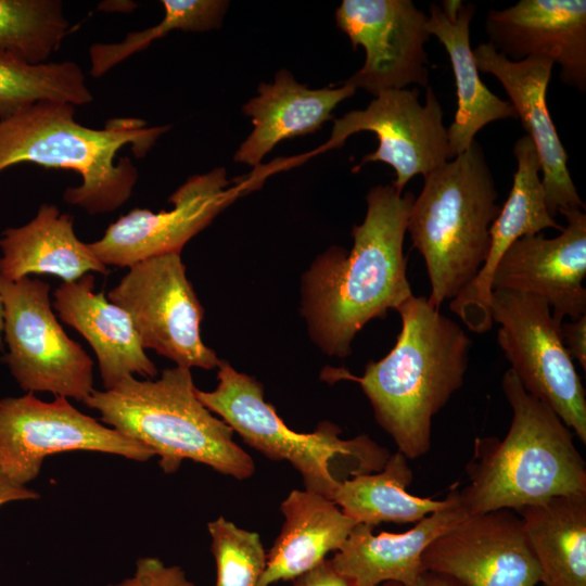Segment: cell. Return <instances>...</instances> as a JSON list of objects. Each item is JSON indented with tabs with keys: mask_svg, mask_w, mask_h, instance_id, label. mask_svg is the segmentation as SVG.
Segmentation results:
<instances>
[{
	"mask_svg": "<svg viewBox=\"0 0 586 586\" xmlns=\"http://www.w3.org/2000/svg\"><path fill=\"white\" fill-rule=\"evenodd\" d=\"M415 199L392 184L371 188L366 217L352 230V250L332 246L304 273L302 314L324 354L348 356L370 320L385 318L413 295L403 246Z\"/></svg>",
	"mask_w": 586,
	"mask_h": 586,
	"instance_id": "1",
	"label": "cell"
},
{
	"mask_svg": "<svg viewBox=\"0 0 586 586\" xmlns=\"http://www.w3.org/2000/svg\"><path fill=\"white\" fill-rule=\"evenodd\" d=\"M396 310L402 330L386 356L361 377L329 368L323 378L357 382L397 451L413 460L430 450L433 417L463 384L471 340L428 297L412 295Z\"/></svg>",
	"mask_w": 586,
	"mask_h": 586,
	"instance_id": "2",
	"label": "cell"
},
{
	"mask_svg": "<svg viewBox=\"0 0 586 586\" xmlns=\"http://www.w3.org/2000/svg\"><path fill=\"white\" fill-rule=\"evenodd\" d=\"M169 128L117 117L93 129L76 120L75 105L39 101L0 120V173L20 163L76 171L81 183L67 188L63 200L90 215L111 213L128 201L138 180L128 157L116 162L118 150L129 144L142 157Z\"/></svg>",
	"mask_w": 586,
	"mask_h": 586,
	"instance_id": "3",
	"label": "cell"
},
{
	"mask_svg": "<svg viewBox=\"0 0 586 586\" xmlns=\"http://www.w3.org/2000/svg\"><path fill=\"white\" fill-rule=\"evenodd\" d=\"M512 419L504 440L476 438L459 491L468 515L520 509L552 497L586 494V463L573 432L546 404L528 394L511 369L501 380Z\"/></svg>",
	"mask_w": 586,
	"mask_h": 586,
	"instance_id": "4",
	"label": "cell"
},
{
	"mask_svg": "<svg viewBox=\"0 0 586 586\" xmlns=\"http://www.w3.org/2000/svg\"><path fill=\"white\" fill-rule=\"evenodd\" d=\"M84 403L102 423L149 447L167 474L186 459L238 480L255 471L233 430L198 398L188 368H167L156 380L130 375L111 390H94Z\"/></svg>",
	"mask_w": 586,
	"mask_h": 586,
	"instance_id": "5",
	"label": "cell"
},
{
	"mask_svg": "<svg viewBox=\"0 0 586 586\" xmlns=\"http://www.w3.org/2000/svg\"><path fill=\"white\" fill-rule=\"evenodd\" d=\"M407 225L424 259L436 308L455 298L477 275L489 249V228L500 212L495 179L481 144L423 177Z\"/></svg>",
	"mask_w": 586,
	"mask_h": 586,
	"instance_id": "6",
	"label": "cell"
},
{
	"mask_svg": "<svg viewBox=\"0 0 586 586\" xmlns=\"http://www.w3.org/2000/svg\"><path fill=\"white\" fill-rule=\"evenodd\" d=\"M215 390L196 388V396L242 440L271 460L289 461L302 475L305 489L332 499L341 481L333 473L336 459L347 458L361 473L380 471L390 454L367 435L341 438V430L322 422L313 433H297L264 399V387L254 377L220 360Z\"/></svg>",
	"mask_w": 586,
	"mask_h": 586,
	"instance_id": "7",
	"label": "cell"
},
{
	"mask_svg": "<svg viewBox=\"0 0 586 586\" xmlns=\"http://www.w3.org/2000/svg\"><path fill=\"white\" fill-rule=\"evenodd\" d=\"M49 294L50 284L40 279L10 281L0 276L3 361L27 393L85 402L94 391L93 361L59 323Z\"/></svg>",
	"mask_w": 586,
	"mask_h": 586,
	"instance_id": "8",
	"label": "cell"
},
{
	"mask_svg": "<svg viewBox=\"0 0 586 586\" xmlns=\"http://www.w3.org/2000/svg\"><path fill=\"white\" fill-rule=\"evenodd\" d=\"M489 311L497 342L524 390L549 406L586 444V393L560 326L542 297L492 290Z\"/></svg>",
	"mask_w": 586,
	"mask_h": 586,
	"instance_id": "9",
	"label": "cell"
},
{
	"mask_svg": "<svg viewBox=\"0 0 586 586\" xmlns=\"http://www.w3.org/2000/svg\"><path fill=\"white\" fill-rule=\"evenodd\" d=\"M130 317L144 349H154L176 366L211 370L220 359L200 333L204 316L180 253L142 260L107 293Z\"/></svg>",
	"mask_w": 586,
	"mask_h": 586,
	"instance_id": "10",
	"label": "cell"
},
{
	"mask_svg": "<svg viewBox=\"0 0 586 586\" xmlns=\"http://www.w3.org/2000/svg\"><path fill=\"white\" fill-rule=\"evenodd\" d=\"M67 451H97L146 461L154 456L145 445L82 413L68 398L43 402L34 393L0 399V469L26 486L43 460Z\"/></svg>",
	"mask_w": 586,
	"mask_h": 586,
	"instance_id": "11",
	"label": "cell"
},
{
	"mask_svg": "<svg viewBox=\"0 0 586 586\" xmlns=\"http://www.w3.org/2000/svg\"><path fill=\"white\" fill-rule=\"evenodd\" d=\"M425 103L418 89H394L379 93L364 110H354L334 119L331 137L322 151L340 148L360 131L375 133L378 149L365 155L356 171L369 162L393 167L392 186L399 192L416 175L425 177L451 160L444 112L433 89L428 86Z\"/></svg>",
	"mask_w": 586,
	"mask_h": 586,
	"instance_id": "12",
	"label": "cell"
},
{
	"mask_svg": "<svg viewBox=\"0 0 586 586\" xmlns=\"http://www.w3.org/2000/svg\"><path fill=\"white\" fill-rule=\"evenodd\" d=\"M230 184L225 168L194 175L168 198L174 206L170 211L133 208L111 224L102 238L88 243L89 247L106 267L120 268H130L154 256L180 253L190 239L254 186L252 180Z\"/></svg>",
	"mask_w": 586,
	"mask_h": 586,
	"instance_id": "13",
	"label": "cell"
},
{
	"mask_svg": "<svg viewBox=\"0 0 586 586\" xmlns=\"http://www.w3.org/2000/svg\"><path fill=\"white\" fill-rule=\"evenodd\" d=\"M335 21L353 49L366 52L362 67L346 82L373 97L411 84L429 86V15L411 0H343Z\"/></svg>",
	"mask_w": 586,
	"mask_h": 586,
	"instance_id": "14",
	"label": "cell"
},
{
	"mask_svg": "<svg viewBox=\"0 0 586 586\" xmlns=\"http://www.w3.org/2000/svg\"><path fill=\"white\" fill-rule=\"evenodd\" d=\"M423 571L464 586H536L540 570L519 514L500 509L468 515L435 538L421 557Z\"/></svg>",
	"mask_w": 586,
	"mask_h": 586,
	"instance_id": "15",
	"label": "cell"
},
{
	"mask_svg": "<svg viewBox=\"0 0 586 586\" xmlns=\"http://www.w3.org/2000/svg\"><path fill=\"white\" fill-rule=\"evenodd\" d=\"M568 225L556 238L543 233L515 240L505 252L492 278V290L537 295L553 318L576 320L586 314V215L573 209L563 215Z\"/></svg>",
	"mask_w": 586,
	"mask_h": 586,
	"instance_id": "16",
	"label": "cell"
},
{
	"mask_svg": "<svg viewBox=\"0 0 586 586\" xmlns=\"http://www.w3.org/2000/svg\"><path fill=\"white\" fill-rule=\"evenodd\" d=\"M477 69L495 76L505 88L527 136L532 139L543 171L547 209L555 218L585 209L568 169V154L547 106V88L555 62L546 56L510 61L488 42L473 49Z\"/></svg>",
	"mask_w": 586,
	"mask_h": 586,
	"instance_id": "17",
	"label": "cell"
},
{
	"mask_svg": "<svg viewBox=\"0 0 586 586\" xmlns=\"http://www.w3.org/2000/svg\"><path fill=\"white\" fill-rule=\"evenodd\" d=\"M488 43L510 61L546 56L560 65L563 84L586 90V1L520 0L489 10Z\"/></svg>",
	"mask_w": 586,
	"mask_h": 586,
	"instance_id": "18",
	"label": "cell"
},
{
	"mask_svg": "<svg viewBox=\"0 0 586 586\" xmlns=\"http://www.w3.org/2000/svg\"><path fill=\"white\" fill-rule=\"evenodd\" d=\"M518 167L504 206L489 228V249L475 278L451 300L450 310L467 328L484 333L493 327L489 311L492 278L500 258L518 239L540 233L547 228L563 229L550 216L539 171L540 162L532 139L522 136L512 150Z\"/></svg>",
	"mask_w": 586,
	"mask_h": 586,
	"instance_id": "19",
	"label": "cell"
},
{
	"mask_svg": "<svg viewBox=\"0 0 586 586\" xmlns=\"http://www.w3.org/2000/svg\"><path fill=\"white\" fill-rule=\"evenodd\" d=\"M94 289L92 273L63 282L53 292L52 306L92 347L104 390L135 374L155 378L157 368L145 354L129 315Z\"/></svg>",
	"mask_w": 586,
	"mask_h": 586,
	"instance_id": "20",
	"label": "cell"
},
{
	"mask_svg": "<svg viewBox=\"0 0 586 586\" xmlns=\"http://www.w3.org/2000/svg\"><path fill=\"white\" fill-rule=\"evenodd\" d=\"M450 502L421 519L403 533L373 534V527L356 524L331 559L334 568L355 586H377L396 582L415 586L423 572L421 557L426 547L444 532L468 517L460 504L459 491L449 493Z\"/></svg>",
	"mask_w": 586,
	"mask_h": 586,
	"instance_id": "21",
	"label": "cell"
},
{
	"mask_svg": "<svg viewBox=\"0 0 586 586\" xmlns=\"http://www.w3.org/2000/svg\"><path fill=\"white\" fill-rule=\"evenodd\" d=\"M356 90L346 81L337 88L309 89L288 69H280L271 84H260L257 97L243 105L254 128L237 150L234 161L259 165L282 140L320 129L331 118L335 106L354 95Z\"/></svg>",
	"mask_w": 586,
	"mask_h": 586,
	"instance_id": "22",
	"label": "cell"
},
{
	"mask_svg": "<svg viewBox=\"0 0 586 586\" xmlns=\"http://www.w3.org/2000/svg\"><path fill=\"white\" fill-rule=\"evenodd\" d=\"M428 28L449 55L457 88V111L447 128L453 158L466 151L475 135L487 124L517 119L509 101L493 93L481 80L470 43V23L475 5L461 0L431 3Z\"/></svg>",
	"mask_w": 586,
	"mask_h": 586,
	"instance_id": "23",
	"label": "cell"
},
{
	"mask_svg": "<svg viewBox=\"0 0 586 586\" xmlns=\"http://www.w3.org/2000/svg\"><path fill=\"white\" fill-rule=\"evenodd\" d=\"M0 253V276L10 281L51 275L69 282L86 273H109L89 244L76 235L73 217L53 204H42L28 222L4 229Z\"/></svg>",
	"mask_w": 586,
	"mask_h": 586,
	"instance_id": "24",
	"label": "cell"
},
{
	"mask_svg": "<svg viewBox=\"0 0 586 586\" xmlns=\"http://www.w3.org/2000/svg\"><path fill=\"white\" fill-rule=\"evenodd\" d=\"M282 530L267 553L258 586L295 579L337 551L358 524L333 500L304 489L292 491L281 504Z\"/></svg>",
	"mask_w": 586,
	"mask_h": 586,
	"instance_id": "25",
	"label": "cell"
},
{
	"mask_svg": "<svg viewBox=\"0 0 586 586\" xmlns=\"http://www.w3.org/2000/svg\"><path fill=\"white\" fill-rule=\"evenodd\" d=\"M545 586H586V494L552 497L515 511Z\"/></svg>",
	"mask_w": 586,
	"mask_h": 586,
	"instance_id": "26",
	"label": "cell"
},
{
	"mask_svg": "<svg viewBox=\"0 0 586 586\" xmlns=\"http://www.w3.org/2000/svg\"><path fill=\"white\" fill-rule=\"evenodd\" d=\"M412 476L408 459L396 451L380 471L341 480L331 500L356 523L372 527L383 522L417 523L450 502L449 494L434 500L408 493Z\"/></svg>",
	"mask_w": 586,
	"mask_h": 586,
	"instance_id": "27",
	"label": "cell"
},
{
	"mask_svg": "<svg viewBox=\"0 0 586 586\" xmlns=\"http://www.w3.org/2000/svg\"><path fill=\"white\" fill-rule=\"evenodd\" d=\"M68 31L60 0H0V60L47 63Z\"/></svg>",
	"mask_w": 586,
	"mask_h": 586,
	"instance_id": "28",
	"label": "cell"
},
{
	"mask_svg": "<svg viewBox=\"0 0 586 586\" xmlns=\"http://www.w3.org/2000/svg\"><path fill=\"white\" fill-rule=\"evenodd\" d=\"M39 101L76 106L92 102L93 95L74 62L28 65L0 60V120Z\"/></svg>",
	"mask_w": 586,
	"mask_h": 586,
	"instance_id": "29",
	"label": "cell"
},
{
	"mask_svg": "<svg viewBox=\"0 0 586 586\" xmlns=\"http://www.w3.org/2000/svg\"><path fill=\"white\" fill-rule=\"evenodd\" d=\"M164 18L153 27L130 31L114 43H94L89 49L90 74L101 77L156 38L171 30L208 31L221 26L229 2L222 0H162Z\"/></svg>",
	"mask_w": 586,
	"mask_h": 586,
	"instance_id": "30",
	"label": "cell"
},
{
	"mask_svg": "<svg viewBox=\"0 0 586 586\" xmlns=\"http://www.w3.org/2000/svg\"><path fill=\"white\" fill-rule=\"evenodd\" d=\"M207 528L217 570L215 586H258L267 561L259 535L224 517L209 522Z\"/></svg>",
	"mask_w": 586,
	"mask_h": 586,
	"instance_id": "31",
	"label": "cell"
},
{
	"mask_svg": "<svg viewBox=\"0 0 586 586\" xmlns=\"http://www.w3.org/2000/svg\"><path fill=\"white\" fill-rule=\"evenodd\" d=\"M107 586H194L178 565L167 566L155 557L140 558L131 577Z\"/></svg>",
	"mask_w": 586,
	"mask_h": 586,
	"instance_id": "32",
	"label": "cell"
},
{
	"mask_svg": "<svg viewBox=\"0 0 586 586\" xmlns=\"http://www.w3.org/2000/svg\"><path fill=\"white\" fill-rule=\"evenodd\" d=\"M293 586H355V584L334 568L331 559H326L297 576Z\"/></svg>",
	"mask_w": 586,
	"mask_h": 586,
	"instance_id": "33",
	"label": "cell"
},
{
	"mask_svg": "<svg viewBox=\"0 0 586 586\" xmlns=\"http://www.w3.org/2000/svg\"><path fill=\"white\" fill-rule=\"evenodd\" d=\"M560 334L565 349L586 370V315L576 320L562 322Z\"/></svg>",
	"mask_w": 586,
	"mask_h": 586,
	"instance_id": "34",
	"label": "cell"
},
{
	"mask_svg": "<svg viewBox=\"0 0 586 586\" xmlns=\"http://www.w3.org/2000/svg\"><path fill=\"white\" fill-rule=\"evenodd\" d=\"M38 497L37 492L13 482L0 469V506L17 500L37 499Z\"/></svg>",
	"mask_w": 586,
	"mask_h": 586,
	"instance_id": "35",
	"label": "cell"
},
{
	"mask_svg": "<svg viewBox=\"0 0 586 586\" xmlns=\"http://www.w3.org/2000/svg\"><path fill=\"white\" fill-rule=\"evenodd\" d=\"M415 586H464L457 579L434 571H423Z\"/></svg>",
	"mask_w": 586,
	"mask_h": 586,
	"instance_id": "36",
	"label": "cell"
},
{
	"mask_svg": "<svg viewBox=\"0 0 586 586\" xmlns=\"http://www.w3.org/2000/svg\"><path fill=\"white\" fill-rule=\"evenodd\" d=\"M4 344H3V307L2 302L0 298V351L3 352Z\"/></svg>",
	"mask_w": 586,
	"mask_h": 586,
	"instance_id": "37",
	"label": "cell"
},
{
	"mask_svg": "<svg viewBox=\"0 0 586 586\" xmlns=\"http://www.w3.org/2000/svg\"><path fill=\"white\" fill-rule=\"evenodd\" d=\"M377 586H403V585L399 584V583H396V582H384V583L379 584Z\"/></svg>",
	"mask_w": 586,
	"mask_h": 586,
	"instance_id": "38",
	"label": "cell"
}]
</instances>
